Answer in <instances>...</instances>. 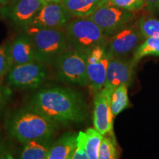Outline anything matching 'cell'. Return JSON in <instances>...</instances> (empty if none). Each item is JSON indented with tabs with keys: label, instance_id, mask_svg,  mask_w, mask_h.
Here are the masks:
<instances>
[{
	"label": "cell",
	"instance_id": "cell-25",
	"mask_svg": "<svg viewBox=\"0 0 159 159\" xmlns=\"http://www.w3.org/2000/svg\"><path fill=\"white\" fill-rule=\"evenodd\" d=\"M14 158L13 151L11 146L0 137V159Z\"/></svg>",
	"mask_w": 159,
	"mask_h": 159
},
{
	"label": "cell",
	"instance_id": "cell-18",
	"mask_svg": "<svg viewBox=\"0 0 159 159\" xmlns=\"http://www.w3.org/2000/svg\"><path fill=\"white\" fill-rule=\"evenodd\" d=\"M103 135L95 128H88L77 134V143L83 145L89 159H98L99 149Z\"/></svg>",
	"mask_w": 159,
	"mask_h": 159
},
{
	"label": "cell",
	"instance_id": "cell-3",
	"mask_svg": "<svg viewBox=\"0 0 159 159\" xmlns=\"http://www.w3.org/2000/svg\"><path fill=\"white\" fill-rule=\"evenodd\" d=\"M65 33L69 47L85 54L95 47L108 44V38L89 18H75L66 25Z\"/></svg>",
	"mask_w": 159,
	"mask_h": 159
},
{
	"label": "cell",
	"instance_id": "cell-29",
	"mask_svg": "<svg viewBox=\"0 0 159 159\" xmlns=\"http://www.w3.org/2000/svg\"><path fill=\"white\" fill-rule=\"evenodd\" d=\"M63 0H41V2L43 5H46V4L49 3H55V2H62Z\"/></svg>",
	"mask_w": 159,
	"mask_h": 159
},
{
	"label": "cell",
	"instance_id": "cell-28",
	"mask_svg": "<svg viewBox=\"0 0 159 159\" xmlns=\"http://www.w3.org/2000/svg\"><path fill=\"white\" fill-rule=\"evenodd\" d=\"M145 5L151 13H159V0H144Z\"/></svg>",
	"mask_w": 159,
	"mask_h": 159
},
{
	"label": "cell",
	"instance_id": "cell-27",
	"mask_svg": "<svg viewBox=\"0 0 159 159\" xmlns=\"http://www.w3.org/2000/svg\"><path fill=\"white\" fill-rule=\"evenodd\" d=\"M71 159H89L88 154L83 145L77 143V148L73 153Z\"/></svg>",
	"mask_w": 159,
	"mask_h": 159
},
{
	"label": "cell",
	"instance_id": "cell-10",
	"mask_svg": "<svg viewBox=\"0 0 159 159\" xmlns=\"http://www.w3.org/2000/svg\"><path fill=\"white\" fill-rule=\"evenodd\" d=\"M43 5L41 0H13L0 10V14L14 25L27 29Z\"/></svg>",
	"mask_w": 159,
	"mask_h": 159
},
{
	"label": "cell",
	"instance_id": "cell-23",
	"mask_svg": "<svg viewBox=\"0 0 159 159\" xmlns=\"http://www.w3.org/2000/svg\"><path fill=\"white\" fill-rule=\"evenodd\" d=\"M118 158V153L114 142L111 139L103 136L99 149L98 159H116Z\"/></svg>",
	"mask_w": 159,
	"mask_h": 159
},
{
	"label": "cell",
	"instance_id": "cell-26",
	"mask_svg": "<svg viewBox=\"0 0 159 159\" xmlns=\"http://www.w3.org/2000/svg\"><path fill=\"white\" fill-rule=\"evenodd\" d=\"M12 95L11 88L7 85L0 84V105H5L9 102Z\"/></svg>",
	"mask_w": 159,
	"mask_h": 159
},
{
	"label": "cell",
	"instance_id": "cell-22",
	"mask_svg": "<svg viewBox=\"0 0 159 159\" xmlns=\"http://www.w3.org/2000/svg\"><path fill=\"white\" fill-rule=\"evenodd\" d=\"M11 66V43L0 45V80L7 75Z\"/></svg>",
	"mask_w": 159,
	"mask_h": 159
},
{
	"label": "cell",
	"instance_id": "cell-15",
	"mask_svg": "<svg viewBox=\"0 0 159 159\" xmlns=\"http://www.w3.org/2000/svg\"><path fill=\"white\" fill-rule=\"evenodd\" d=\"M69 14L74 18H89L97 9L109 4V0H63Z\"/></svg>",
	"mask_w": 159,
	"mask_h": 159
},
{
	"label": "cell",
	"instance_id": "cell-20",
	"mask_svg": "<svg viewBox=\"0 0 159 159\" xmlns=\"http://www.w3.org/2000/svg\"><path fill=\"white\" fill-rule=\"evenodd\" d=\"M128 88V86L126 85H119L112 92L111 105V110L114 117L129 106Z\"/></svg>",
	"mask_w": 159,
	"mask_h": 159
},
{
	"label": "cell",
	"instance_id": "cell-14",
	"mask_svg": "<svg viewBox=\"0 0 159 159\" xmlns=\"http://www.w3.org/2000/svg\"><path fill=\"white\" fill-rule=\"evenodd\" d=\"M12 66L36 61L33 40L29 34L21 35L11 43Z\"/></svg>",
	"mask_w": 159,
	"mask_h": 159
},
{
	"label": "cell",
	"instance_id": "cell-4",
	"mask_svg": "<svg viewBox=\"0 0 159 159\" xmlns=\"http://www.w3.org/2000/svg\"><path fill=\"white\" fill-rule=\"evenodd\" d=\"M33 40L36 61L44 65H53L67 49L66 37L62 29H28Z\"/></svg>",
	"mask_w": 159,
	"mask_h": 159
},
{
	"label": "cell",
	"instance_id": "cell-12",
	"mask_svg": "<svg viewBox=\"0 0 159 159\" xmlns=\"http://www.w3.org/2000/svg\"><path fill=\"white\" fill-rule=\"evenodd\" d=\"M112 92V91L105 88L95 92L93 122L94 128L103 136L112 133L114 128V116L111 105Z\"/></svg>",
	"mask_w": 159,
	"mask_h": 159
},
{
	"label": "cell",
	"instance_id": "cell-5",
	"mask_svg": "<svg viewBox=\"0 0 159 159\" xmlns=\"http://www.w3.org/2000/svg\"><path fill=\"white\" fill-rule=\"evenodd\" d=\"M55 76L66 84L85 87L89 84L87 55L75 49L66 50L54 63Z\"/></svg>",
	"mask_w": 159,
	"mask_h": 159
},
{
	"label": "cell",
	"instance_id": "cell-11",
	"mask_svg": "<svg viewBox=\"0 0 159 159\" xmlns=\"http://www.w3.org/2000/svg\"><path fill=\"white\" fill-rule=\"evenodd\" d=\"M72 18L63 7L62 2L43 5L33 19L28 29H62L66 27Z\"/></svg>",
	"mask_w": 159,
	"mask_h": 159
},
{
	"label": "cell",
	"instance_id": "cell-13",
	"mask_svg": "<svg viewBox=\"0 0 159 159\" xmlns=\"http://www.w3.org/2000/svg\"><path fill=\"white\" fill-rule=\"evenodd\" d=\"M136 65L132 58L112 57L109 62L106 80L103 88L114 91L119 85L130 86L133 81Z\"/></svg>",
	"mask_w": 159,
	"mask_h": 159
},
{
	"label": "cell",
	"instance_id": "cell-9",
	"mask_svg": "<svg viewBox=\"0 0 159 159\" xmlns=\"http://www.w3.org/2000/svg\"><path fill=\"white\" fill-rule=\"evenodd\" d=\"M144 39L138 27L126 26L108 38L107 50L111 57H125L136 50Z\"/></svg>",
	"mask_w": 159,
	"mask_h": 159
},
{
	"label": "cell",
	"instance_id": "cell-30",
	"mask_svg": "<svg viewBox=\"0 0 159 159\" xmlns=\"http://www.w3.org/2000/svg\"><path fill=\"white\" fill-rule=\"evenodd\" d=\"M10 2V0H0V7H5Z\"/></svg>",
	"mask_w": 159,
	"mask_h": 159
},
{
	"label": "cell",
	"instance_id": "cell-31",
	"mask_svg": "<svg viewBox=\"0 0 159 159\" xmlns=\"http://www.w3.org/2000/svg\"><path fill=\"white\" fill-rule=\"evenodd\" d=\"M4 107H5V105H0V116H1Z\"/></svg>",
	"mask_w": 159,
	"mask_h": 159
},
{
	"label": "cell",
	"instance_id": "cell-8",
	"mask_svg": "<svg viewBox=\"0 0 159 159\" xmlns=\"http://www.w3.org/2000/svg\"><path fill=\"white\" fill-rule=\"evenodd\" d=\"M86 55L88 85L97 92L104 87L108 64L112 57L107 50V46L95 47Z\"/></svg>",
	"mask_w": 159,
	"mask_h": 159
},
{
	"label": "cell",
	"instance_id": "cell-7",
	"mask_svg": "<svg viewBox=\"0 0 159 159\" xmlns=\"http://www.w3.org/2000/svg\"><path fill=\"white\" fill-rule=\"evenodd\" d=\"M89 19L96 23L109 38L128 26L134 19V13L132 11L107 4L97 9Z\"/></svg>",
	"mask_w": 159,
	"mask_h": 159
},
{
	"label": "cell",
	"instance_id": "cell-21",
	"mask_svg": "<svg viewBox=\"0 0 159 159\" xmlns=\"http://www.w3.org/2000/svg\"><path fill=\"white\" fill-rule=\"evenodd\" d=\"M137 27L144 38H159V20L151 17H142L139 20Z\"/></svg>",
	"mask_w": 159,
	"mask_h": 159
},
{
	"label": "cell",
	"instance_id": "cell-19",
	"mask_svg": "<svg viewBox=\"0 0 159 159\" xmlns=\"http://www.w3.org/2000/svg\"><path fill=\"white\" fill-rule=\"evenodd\" d=\"M159 56V38H145L133 54V61L137 64L140 60L147 56Z\"/></svg>",
	"mask_w": 159,
	"mask_h": 159
},
{
	"label": "cell",
	"instance_id": "cell-2",
	"mask_svg": "<svg viewBox=\"0 0 159 159\" xmlns=\"http://www.w3.org/2000/svg\"><path fill=\"white\" fill-rule=\"evenodd\" d=\"M57 128L56 123L27 105L10 113L5 122L7 134L22 144L37 139L53 138Z\"/></svg>",
	"mask_w": 159,
	"mask_h": 159
},
{
	"label": "cell",
	"instance_id": "cell-16",
	"mask_svg": "<svg viewBox=\"0 0 159 159\" xmlns=\"http://www.w3.org/2000/svg\"><path fill=\"white\" fill-rule=\"evenodd\" d=\"M77 134L66 132L52 144L47 159H71L77 148Z\"/></svg>",
	"mask_w": 159,
	"mask_h": 159
},
{
	"label": "cell",
	"instance_id": "cell-6",
	"mask_svg": "<svg viewBox=\"0 0 159 159\" xmlns=\"http://www.w3.org/2000/svg\"><path fill=\"white\" fill-rule=\"evenodd\" d=\"M48 75L46 65L33 61L11 66L6 75V82L10 88L35 89L45 82Z\"/></svg>",
	"mask_w": 159,
	"mask_h": 159
},
{
	"label": "cell",
	"instance_id": "cell-24",
	"mask_svg": "<svg viewBox=\"0 0 159 159\" xmlns=\"http://www.w3.org/2000/svg\"><path fill=\"white\" fill-rule=\"evenodd\" d=\"M109 4L129 11L141 10L145 5L144 0H109Z\"/></svg>",
	"mask_w": 159,
	"mask_h": 159
},
{
	"label": "cell",
	"instance_id": "cell-1",
	"mask_svg": "<svg viewBox=\"0 0 159 159\" xmlns=\"http://www.w3.org/2000/svg\"><path fill=\"white\" fill-rule=\"evenodd\" d=\"M27 105L58 126L78 124L88 116V105L82 94L65 87L41 89L30 97Z\"/></svg>",
	"mask_w": 159,
	"mask_h": 159
},
{
	"label": "cell",
	"instance_id": "cell-17",
	"mask_svg": "<svg viewBox=\"0 0 159 159\" xmlns=\"http://www.w3.org/2000/svg\"><path fill=\"white\" fill-rule=\"evenodd\" d=\"M53 138L37 139L23 144L18 158L21 159H47Z\"/></svg>",
	"mask_w": 159,
	"mask_h": 159
}]
</instances>
